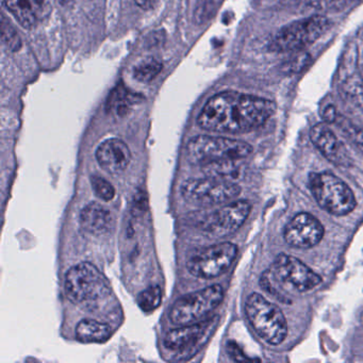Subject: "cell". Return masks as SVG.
Segmentation results:
<instances>
[{
  "instance_id": "1",
  "label": "cell",
  "mask_w": 363,
  "mask_h": 363,
  "mask_svg": "<svg viewBox=\"0 0 363 363\" xmlns=\"http://www.w3.org/2000/svg\"><path fill=\"white\" fill-rule=\"evenodd\" d=\"M275 110L274 103L267 99L237 92H223L208 101L197 122L205 130L245 133L267 122Z\"/></svg>"
},
{
  "instance_id": "2",
  "label": "cell",
  "mask_w": 363,
  "mask_h": 363,
  "mask_svg": "<svg viewBox=\"0 0 363 363\" xmlns=\"http://www.w3.org/2000/svg\"><path fill=\"white\" fill-rule=\"evenodd\" d=\"M261 286L271 294H279L282 288L306 292L320 284V277L301 260L289 255H279L273 267L263 274Z\"/></svg>"
},
{
  "instance_id": "3",
  "label": "cell",
  "mask_w": 363,
  "mask_h": 363,
  "mask_svg": "<svg viewBox=\"0 0 363 363\" xmlns=\"http://www.w3.org/2000/svg\"><path fill=\"white\" fill-rule=\"evenodd\" d=\"M252 152V146L243 141L227 138L199 135L186 145L189 162L194 165H206L218 161L239 160Z\"/></svg>"
},
{
  "instance_id": "4",
  "label": "cell",
  "mask_w": 363,
  "mask_h": 363,
  "mask_svg": "<svg viewBox=\"0 0 363 363\" xmlns=\"http://www.w3.org/2000/svg\"><path fill=\"white\" fill-rule=\"evenodd\" d=\"M65 291L74 303H91L111 293L106 276L92 263L82 262L72 267L65 276Z\"/></svg>"
},
{
  "instance_id": "5",
  "label": "cell",
  "mask_w": 363,
  "mask_h": 363,
  "mask_svg": "<svg viewBox=\"0 0 363 363\" xmlns=\"http://www.w3.org/2000/svg\"><path fill=\"white\" fill-rule=\"evenodd\" d=\"M246 315L255 331L272 345L284 341L288 333V325L281 310L262 295L252 293L245 305Z\"/></svg>"
},
{
  "instance_id": "6",
  "label": "cell",
  "mask_w": 363,
  "mask_h": 363,
  "mask_svg": "<svg viewBox=\"0 0 363 363\" xmlns=\"http://www.w3.org/2000/svg\"><path fill=\"white\" fill-rule=\"evenodd\" d=\"M309 184L318 205L333 216H345L356 207V199L350 186L333 174H310Z\"/></svg>"
},
{
  "instance_id": "7",
  "label": "cell",
  "mask_w": 363,
  "mask_h": 363,
  "mask_svg": "<svg viewBox=\"0 0 363 363\" xmlns=\"http://www.w3.org/2000/svg\"><path fill=\"white\" fill-rule=\"evenodd\" d=\"M224 297V291L218 284L190 293L176 301L169 312L172 324L177 326L195 324L213 311Z\"/></svg>"
},
{
  "instance_id": "8",
  "label": "cell",
  "mask_w": 363,
  "mask_h": 363,
  "mask_svg": "<svg viewBox=\"0 0 363 363\" xmlns=\"http://www.w3.org/2000/svg\"><path fill=\"white\" fill-rule=\"evenodd\" d=\"M241 192V188L231 180L220 178H193L182 184V193L188 203L201 207L218 205L231 201Z\"/></svg>"
},
{
  "instance_id": "9",
  "label": "cell",
  "mask_w": 363,
  "mask_h": 363,
  "mask_svg": "<svg viewBox=\"0 0 363 363\" xmlns=\"http://www.w3.org/2000/svg\"><path fill=\"white\" fill-rule=\"evenodd\" d=\"M328 26L329 21L324 16H311L297 21L276 33L271 42V50L278 52L301 50L315 42Z\"/></svg>"
},
{
  "instance_id": "10",
  "label": "cell",
  "mask_w": 363,
  "mask_h": 363,
  "mask_svg": "<svg viewBox=\"0 0 363 363\" xmlns=\"http://www.w3.org/2000/svg\"><path fill=\"white\" fill-rule=\"evenodd\" d=\"M237 254V246L229 242L209 246L191 257L189 272L195 277L205 279L218 277L230 267Z\"/></svg>"
},
{
  "instance_id": "11",
  "label": "cell",
  "mask_w": 363,
  "mask_h": 363,
  "mask_svg": "<svg viewBox=\"0 0 363 363\" xmlns=\"http://www.w3.org/2000/svg\"><path fill=\"white\" fill-rule=\"evenodd\" d=\"M216 324V318H210L206 322L186 325L169 331L164 337L165 348L177 354L178 358L189 359L203 345Z\"/></svg>"
},
{
  "instance_id": "12",
  "label": "cell",
  "mask_w": 363,
  "mask_h": 363,
  "mask_svg": "<svg viewBox=\"0 0 363 363\" xmlns=\"http://www.w3.org/2000/svg\"><path fill=\"white\" fill-rule=\"evenodd\" d=\"M250 213V203L245 201H233L207 214L201 220V228L212 238H224L235 233Z\"/></svg>"
},
{
  "instance_id": "13",
  "label": "cell",
  "mask_w": 363,
  "mask_h": 363,
  "mask_svg": "<svg viewBox=\"0 0 363 363\" xmlns=\"http://www.w3.org/2000/svg\"><path fill=\"white\" fill-rule=\"evenodd\" d=\"M324 235V227L311 214L299 213L284 229V240L296 248H310L316 245Z\"/></svg>"
},
{
  "instance_id": "14",
  "label": "cell",
  "mask_w": 363,
  "mask_h": 363,
  "mask_svg": "<svg viewBox=\"0 0 363 363\" xmlns=\"http://www.w3.org/2000/svg\"><path fill=\"white\" fill-rule=\"evenodd\" d=\"M4 3L21 26L27 29L48 20L52 10L48 0H5Z\"/></svg>"
},
{
  "instance_id": "15",
  "label": "cell",
  "mask_w": 363,
  "mask_h": 363,
  "mask_svg": "<svg viewBox=\"0 0 363 363\" xmlns=\"http://www.w3.org/2000/svg\"><path fill=\"white\" fill-rule=\"evenodd\" d=\"M99 164L110 174L122 173L131 161V152L127 144L120 139H109L96 150Z\"/></svg>"
},
{
  "instance_id": "16",
  "label": "cell",
  "mask_w": 363,
  "mask_h": 363,
  "mask_svg": "<svg viewBox=\"0 0 363 363\" xmlns=\"http://www.w3.org/2000/svg\"><path fill=\"white\" fill-rule=\"evenodd\" d=\"M310 138L315 147L335 164H347L348 156L343 144L337 135L324 124H318L311 129Z\"/></svg>"
},
{
  "instance_id": "17",
  "label": "cell",
  "mask_w": 363,
  "mask_h": 363,
  "mask_svg": "<svg viewBox=\"0 0 363 363\" xmlns=\"http://www.w3.org/2000/svg\"><path fill=\"white\" fill-rule=\"evenodd\" d=\"M111 212L99 203H91L80 213V225L86 233L104 235L112 227Z\"/></svg>"
},
{
  "instance_id": "18",
  "label": "cell",
  "mask_w": 363,
  "mask_h": 363,
  "mask_svg": "<svg viewBox=\"0 0 363 363\" xmlns=\"http://www.w3.org/2000/svg\"><path fill=\"white\" fill-rule=\"evenodd\" d=\"M111 333L109 325L90 318L82 320L76 328L77 339L86 343H101L109 339Z\"/></svg>"
},
{
  "instance_id": "19",
  "label": "cell",
  "mask_w": 363,
  "mask_h": 363,
  "mask_svg": "<svg viewBox=\"0 0 363 363\" xmlns=\"http://www.w3.org/2000/svg\"><path fill=\"white\" fill-rule=\"evenodd\" d=\"M341 91L346 99H350L358 107L363 109V80L357 71L356 62L352 65V71L341 69Z\"/></svg>"
},
{
  "instance_id": "20",
  "label": "cell",
  "mask_w": 363,
  "mask_h": 363,
  "mask_svg": "<svg viewBox=\"0 0 363 363\" xmlns=\"http://www.w3.org/2000/svg\"><path fill=\"white\" fill-rule=\"evenodd\" d=\"M235 160L218 161L203 165V172L209 177L220 178V179L231 180L237 177L239 169L235 167Z\"/></svg>"
},
{
  "instance_id": "21",
  "label": "cell",
  "mask_w": 363,
  "mask_h": 363,
  "mask_svg": "<svg viewBox=\"0 0 363 363\" xmlns=\"http://www.w3.org/2000/svg\"><path fill=\"white\" fill-rule=\"evenodd\" d=\"M162 63L154 58L146 59L133 69V76L139 82L148 84L162 71Z\"/></svg>"
},
{
  "instance_id": "22",
  "label": "cell",
  "mask_w": 363,
  "mask_h": 363,
  "mask_svg": "<svg viewBox=\"0 0 363 363\" xmlns=\"http://www.w3.org/2000/svg\"><path fill=\"white\" fill-rule=\"evenodd\" d=\"M162 299V292L159 286H150L147 290L140 293L138 297V303L143 311L152 312L156 310L160 305Z\"/></svg>"
},
{
  "instance_id": "23",
  "label": "cell",
  "mask_w": 363,
  "mask_h": 363,
  "mask_svg": "<svg viewBox=\"0 0 363 363\" xmlns=\"http://www.w3.org/2000/svg\"><path fill=\"white\" fill-rule=\"evenodd\" d=\"M333 122L337 123V126L341 129L342 133L347 137L352 143H354L359 150L363 152V130L362 129L358 128L354 126V124L346 120V118H342L337 114L335 121Z\"/></svg>"
},
{
  "instance_id": "24",
  "label": "cell",
  "mask_w": 363,
  "mask_h": 363,
  "mask_svg": "<svg viewBox=\"0 0 363 363\" xmlns=\"http://www.w3.org/2000/svg\"><path fill=\"white\" fill-rule=\"evenodd\" d=\"M1 41L8 50L18 52L22 48L20 35L11 24L3 16L1 20Z\"/></svg>"
},
{
  "instance_id": "25",
  "label": "cell",
  "mask_w": 363,
  "mask_h": 363,
  "mask_svg": "<svg viewBox=\"0 0 363 363\" xmlns=\"http://www.w3.org/2000/svg\"><path fill=\"white\" fill-rule=\"evenodd\" d=\"M92 182V188L95 194L101 201H110L116 196V189L105 178L99 177V176H93L91 178Z\"/></svg>"
},
{
  "instance_id": "26",
  "label": "cell",
  "mask_w": 363,
  "mask_h": 363,
  "mask_svg": "<svg viewBox=\"0 0 363 363\" xmlns=\"http://www.w3.org/2000/svg\"><path fill=\"white\" fill-rule=\"evenodd\" d=\"M228 350L229 354H230V356L233 357V360H250V359H248L247 357L244 356L243 352H242L241 350H240L239 346H238L237 344L235 343H233V342L228 344Z\"/></svg>"
},
{
  "instance_id": "27",
  "label": "cell",
  "mask_w": 363,
  "mask_h": 363,
  "mask_svg": "<svg viewBox=\"0 0 363 363\" xmlns=\"http://www.w3.org/2000/svg\"><path fill=\"white\" fill-rule=\"evenodd\" d=\"M137 5L143 10H150L156 5L157 0H135Z\"/></svg>"
}]
</instances>
